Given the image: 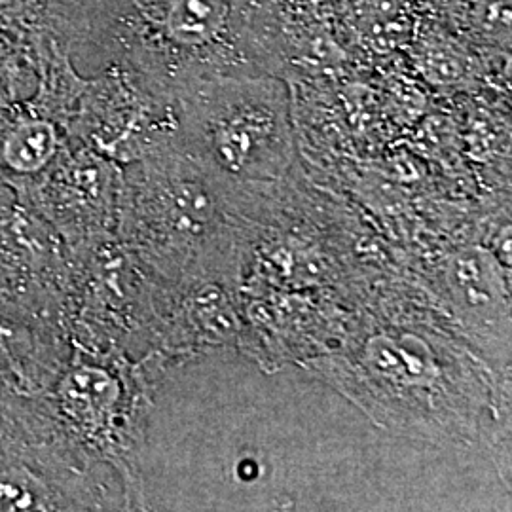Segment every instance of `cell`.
Returning a JSON list of instances; mask_svg holds the SVG:
<instances>
[{
  "label": "cell",
  "instance_id": "4",
  "mask_svg": "<svg viewBox=\"0 0 512 512\" xmlns=\"http://www.w3.org/2000/svg\"><path fill=\"white\" fill-rule=\"evenodd\" d=\"M448 291L465 323H476L497 340L509 346V291L494 264V256L482 251H469L454 256L446 270Z\"/></svg>",
  "mask_w": 512,
  "mask_h": 512
},
{
  "label": "cell",
  "instance_id": "7",
  "mask_svg": "<svg viewBox=\"0 0 512 512\" xmlns=\"http://www.w3.org/2000/svg\"><path fill=\"white\" fill-rule=\"evenodd\" d=\"M54 509L46 484L25 463L0 456V511Z\"/></svg>",
  "mask_w": 512,
  "mask_h": 512
},
{
  "label": "cell",
  "instance_id": "6",
  "mask_svg": "<svg viewBox=\"0 0 512 512\" xmlns=\"http://www.w3.org/2000/svg\"><path fill=\"white\" fill-rule=\"evenodd\" d=\"M57 131L46 120H27L12 129L2 143V160L16 173H37L57 152Z\"/></svg>",
  "mask_w": 512,
  "mask_h": 512
},
{
  "label": "cell",
  "instance_id": "8",
  "mask_svg": "<svg viewBox=\"0 0 512 512\" xmlns=\"http://www.w3.org/2000/svg\"><path fill=\"white\" fill-rule=\"evenodd\" d=\"M23 2H25V0H0V14H4V12H14Z\"/></svg>",
  "mask_w": 512,
  "mask_h": 512
},
{
  "label": "cell",
  "instance_id": "3",
  "mask_svg": "<svg viewBox=\"0 0 512 512\" xmlns=\"http://www.w3.org/2000/svg\"><path fill=\"white\" fill-rule=\"evenodd\" d=\"M179 145L188 156L239 184L272 186L293 177L298 162L293 105L275 73L196 80L173 95Z\"/></svg>",
  "mask_w": 512,
  "mask_h": 512
},
{
  "label": "cell",
  "instance_id": "5",
  "mask_svg": "<svg viewBox=\"0 0 512 512\" xmlns=\"http://www.w3.org/2000/svg\"><path fill=\"white\" fill-rule=\"evenodd\" d=\"M61 399L74 418L93 431H105L116 421L122 401L120 382L103 368L78 366L61 385Z\"/></svg>",
  "mask_w": 512,
  "mask_h": 512
},
{
  "label": "cell",
  "instance_id": "1",
  "mask_svg": "<svg viewBox=\"0 0 512 512\" xmlns=\"http://www.w3.org/2000/svg\"><path fill=\"white\" fill-rule=\"evenodd\" d=\"M279 184L234 183L175 147L145 167L129 234L164 274L184 283L220 277L239 262L243 230L275 202Z\"/></svg>",
  "mask_w": 512,
  "mask_h": 512
},
{
  "label": "cell",
  "instance_id": "2",
  "mask_svg": "<svg viewBox=\"0 0 512 512\" xmlns=\"http://www.w3.org/2000/svg\"><path fill=\"white\" fill-rule=\"evenodd\" d=\"M116 37L169 88L228 74H279L277 0H124Z\"/></svg>",
  "mask_w": 512,
  "mask_h": 512
}]
</instances>
